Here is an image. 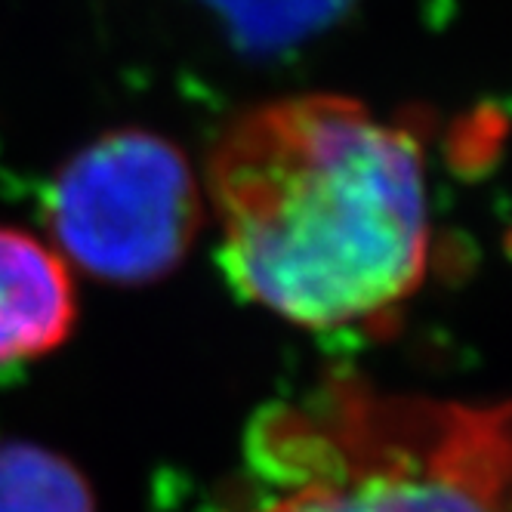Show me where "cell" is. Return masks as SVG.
<instances>
[{
    "mask_svg": "<svg viewBox=\"0 0 512 512\" xmlns=\"http://www.w3.org/2000/svg\"><path fill=\"white\" fill-rule=\"evenodd\" d=\"M204 198L232 284L300 327L377 318L426 278L420 145L358 99L306 93L250 108L213 142Z\"/></svg>",
    "mask_w": 512,
    "mask_h": 512,
    "instance_id": "6da1fadb",
    "label": "cell"
},
{
    "mask_svg": "<svg viewBox=\"0 0 512 512\" xmlns=\"http://www.w3.org/2000/svg\"><path fill=\"white\" fill-rule=\"evenodd\" d=\"M509 408L327 377L244 438L219 512H509Z\"/></svg>",
    "mask_w": 512,
    "mask_h": 512,
    "instance_id": "7a4b0ae2",
    "label": "cell"
},
{
    "mask_svg": "<svg viewBox=\"0 0 512 512\" xmlns=\"http://www.w3.org/2000/svg\"><path fill=\"white\" fill-rule=\"evenodd\" d=\"M204 201L201 179L173 142L118 130L62 167L47 216L62 260L105 284L142 287L186 260Z\"/></svg>",
    "mask_w": 512,
    "mask_h": 512,
    "instance_id": "3957f363",
    "label": "cell"
},
{
    "mask_svg": "<svg viewBox=\"0 0 512 512\" xmlns=\"http://www.w3.org/2000/svg\"><path fill=\"white\" fill-rule=\"evenodd\" d=\"M78 300L56 247L0 226V364L41 358L75 327Z\"/></svg>",
    "mask_w": 512,
    "mask_h": 512,
    "instance_id": "277c9868",
    "label": "cell"
},
{
    "mask_svg": "<svg viewBox=\"0 0 512 512\" xmlns=\"http://www.w3.org/2000/svg\"><path fill=\"white\" fill-rule=\"evenodd\" d=\"M0 512H96V500L71 460L31 442H4Z\"/></svg>",
    "mask_w": 512,
    "mask_h": 512,
    "instance_id": "5b68a950",
    "label": "cell"
}]
</instances>
